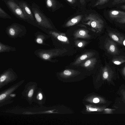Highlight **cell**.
<instances>
[{"instance_id":"obj_23","label":"cell","mask_w":125,"mask_h":125,"mask_svg":"<svg viewBox=\"0 0 125 125\" xmlns=\"http://www.w3.org/2000/svg\"><path fill=\"white\" fill-rule=\"evenodd\" d=\"M33 89H31L29 91L28 94V96L29 97H31L33 94Z\"/></svg>"},{"instance_id":"obj_32","label":"cell","mask_w":125,"mask_h":125,"mask_svg":"<svg viewBox=\"0 0 125 125\" xmlns=\"http://www.w3.org/2000/svg\"><path fill=\"white\" fill-rule=\"evenodd\" d=\"M122 72L125 75V66L123 68Z\"/></svg>"},{"instance_id":"obj_13","label":"cell","mask_w":125,"mask_h":125,"mask_svg":"<svg viewBox=\"0 0 125 125\" xmlns=\"http://www.w3.org/2000/svg\"><path fill=\"white\" fill-rule=\"evenodd\" d=\"M109 17L111 19H116L125 16V12L116 10H113L109 12Z\"/></svg>"},{"instance_id":"obj_8","label":"cell","mask_w":125,"mask_h":125,"mask_svg":"<svg viewBox=\"0 0 125 125\" xmlns=\"http://www.w3.org/2000/svg\"><path fill=\"white\" fill-rule=\"evenodd\" d=\"M17 2L32 23H34L36 22L31 6L24 0H17Z\"/></svg>"},{"instance_id":"obj_5","label":"cell","mask_w":125,"mask_h":125,"mask_svg":"<svg viewBox=\"0 0 125 125\" xmlns=\"http://www.w3.org/2000/svg\"><path fill=\"white\" fill-rule=\"evenodd\" d=\"M4 2L9 10L17 18L32 23L22 9L19 5L17 0H8Z\"/></svg>"},{"instance_id":"obj_19","label":"cell","mask_w":125,"mask_h":125,"mask_svg":"<svg viewBox=\"0 0 125 125\" xmlns=\"http://www.w3.org/2000/svg\"><path fill=\"white\" fill-rule=\"evenodd\" d=\"M109 0H98L95 3V6L103 4L107 2Z\"/></svg>"},{"instance_id":"obj_36","label":"cell","mask_w":125,"mask_h":125,"mask_svg":"<svg viewBox=\"0 0 125 125\" xmlns=\"http://www.w3.org/2000/svg\"><path fill=\"white\" fill-rule=\"evenodd\" d=\"M3 1H4V2L5 1H7V0H2Z\"/></svg>"},{"instance_id":"obj_34","label":"cell","mask_w":125,"mask_h":125,"mask_svg":"<svg viewBox=\"0 0 125 125\" xmlns=\"http://www.w3.org/2000/svg\"><path fill=\"white\" fill-rule=\"evenodd\" d=\"M121 8L125 10V5L121 6Z\"/></svg>"},{"instance_id":"obj_9","label":"cell","mask_w":125,"mask_h":125,"mask_svg":"<svg viewBox=\"0 0 125 125\" xmlns=\"http://www.w3.org/2000/svg\"><path fill=\"white\" fill-rule=\"evenodd\" d=\"M70 41L73 47L77 52H81L86 49V47L92 41L77 39Z\"/></svg>"},{"instance_id":"obj_21","label":"cell","mask_w":125,"mask_h":125,"mask_svg":"<svg viewBox=\"0 0 125 125\" xmlns=\"http://www.w3.org/2000/svg\"><path fill=\"white\" fill-rule=\"evenodd\" d=\"M124 2H125V0H113V4L114 5Z\"/></svg>"},{"instance_id":"obj_24","label":"cell","mask_w":125,"mask_h":125,"mask_svg":"<svg viewBox=\"0 0 125 125\" xmlns=\"http://www.w3.org/2000/svg\"><path fill=\"white\" fill-rule=\"evenodd\" d=\"M6 78V76L5 75H3L1 76L0 78V81L2 82L4 81L5 80Z\"/></svg>"},{"instance_id":"obj_14","label":"cell","mask_w":125,"mask_h":125,"mask_svg":"<svg viewBox=\"0 0 125 125\" xmlns=\"http://www.w3.org/2000/svg\"><path fill=\"white\" fill-rule=\"evenodd\" d=\"M47 9L51 12L54 11L56 9L57 3L56 0H44Z\"/></svg>"},{"instance_id":"obj_29","label":"cell","mask_w":125,"mask_h":125,"mask_svg":"<svg viewBox=\"0 0 125 125\" xmlns=\"http://www.w3.org/2000/svg\"><path fill=\"white\" fill-rule=\"evenodd\" d=\"M71 4H73L75 2L76 0H67Z\"/></svg>"},{"instance_id":"obj_18","label":"cell","mask_w":125,"mask_h":125,"mask_svg":"<svg viewBox=\"0 0 125 125\" xmlns=\"http://www.w3.org/2000/svg\"><path fill=\"white\" fill-rule=\"evenodd\" d=\"M72 70L70 69H65L63 72L64 74L67 76H70L72 73Z\"/></svg>"},{"instance_id":"obj_2","label":"cell","mask_w":125,"mask_h":125,"mask_svg":"<svg viewBox=\"0 0 125 125\" xmlns=\"http://www.w3.org/2000/svg\"><path fill=\"white\" fill-rule=\"evenodd\" d=\"M82 22L97 37L102 32L104 27L103 21L95 14H89L83 20Z\"/></svg>"},{"instance_id":"obj_12","label":"cell","mask_w":125,"mask_h":125,"mask_svg":"<svg viewBox=\"0 0 125 125\" xmlns=\"http://www.w3.org/2000/svg\"><path fill=\"white\" fill-rule=\"evenodd\" d=\"M107 32L108 35L113 40L120 44H123L124 38L123 36L111 31H108Z\"/></svg>"},{"instance_id":"obj_15","label":"cell","mask_w":125,"mask_h":125,"mask_svg":"<svg viewBox=\"0 0 125 125\" xmlns=\"http://www.w3.org/2000/svg\"><path fill=\"white\" fill-rule=\"evenodd\" d=\"M112 62L115 64L120 65L125 62V59L120 57H115L112 59Z\"/></svg>"},{"instance_id":"obj_4","label":"cell","mask_w":125,"mask_h":125,"mask_svg":"<svg viewBox=\"0 0 125 125\" xmlns=\"http://www.w3.org/2000/svg\"><path fill=\"white\" fill-rule=\"evenodd\" d=\"M31 7L36 22L42 27L53 29L50 19L45 15L39 5L33 2Z\"/></svg>"},{"instance_id":"obj_16","label":"cell","mask_w":125,"mask_h":125,"mask_svg":"<svg viewBox=\"0 0 125 125\" xmlns=\"http://www.w3.org/2000/svg\"><path fill=\"white\" fill-rule=\"evenodd\" d=\"M0 17L3 19H11V17L0 7Z\"/></svg>"},{"instance_id":"obj_1","label":"cell","mask_w":125,"mask_h":125,"mask_svg":"<svg viewBox=\"0 0 125 125\" xmlns=\"http://www.w3.org/2000/svg\"><path fill=\"white\" fill-rule=\"evenodd\" d=\"M69 27L65 32L70 41L77 39L93 41L97 37L83 24Z\"/></svg>"},{"instance_id":"obj_22","label":"cell","mask_w":125,"mask_h":125,"mask_svg":"<svg viewBox=\"0 0 125 125\" xmlns=\"http://www.w3.org/2000/svg\"><path fill=\"white\" fill-rule=\"evenodd\" d=\"M43 58L45 60H47L50 58L51 56L49 54L45 53L43 54L42 55Z\"/></svg>"},{"instance_id":"obj_20","label":"cell","mask_w":125,"mask_h":125,"mask_svg":"<svg viewBox=\"0 0 125 125\" xmlns=\"http://www.w3.org/2000/svg\"><path fill=\"white\" fill-rule=\"evenodd\" d=\"M10 28L9 29V32L11 36H13L15 34V32L14 29L13 28V27L12 25L11 26Z\"/></svg>"},{"instance_id":"obj_30","label":"cell","mask_w":125,"mask_h":125,"mask_svg":"<svg viewBox=\"0 0 125 125\" xmlns=\"http://www.w3.org/2000/svg\"><path fill=\"white\" fill-rule=\"evenodd\" d=\"M89 110L91 111H96L97 110V109L96 108H89Z\"/></svg>"},{"instance_id":"obj_35","label":"cell","mask_w":125,"mask_h":125,"mask_svg":"<svg viewBox=\"0 0 125 125\" xmlns=\"http://www.w3.org/2000/svg\"><path fill=\"white\" fill-rule=\"evenodd\" d=\"M123 44L125 46V40H124L123 42Z\"/></svg>"},{"instance_id":"obj_3","label":"cell","mask_w":125,"mask_h":125,"mask_svg":"<svg viewBox=\"0 0 125 125\" xmlns=\"http://www.w3.org/2000/svg\"><path fill=\"white\" fill-rule=\"evenodd\" d=\"M51 34L56 47L66 49L77 52L65 33L55 30L52 31Z\"/></svg>"},{"instance_id":"obj_10","label":"cell","mask_w":125,"mask_h":125,"mask_svg":"<svg viewBox=\"0 0 125 125\" xmlns=\"http://www.w3.org/2000/svg\"><path fill=\"white\" fill-rule=\"evenodd\" d=\"M104 46L107 52L111 54L117 55L120 53L116 43L110 40L105 39Z\"/></svg>"},{"instance_id":"obj_6","label":"cell","mask_w":125,"mask_h":125,"mask_svg":"<svg viewBox=\"0 0 125 125\" xmlns=\"http://www.w3.org/2000/svg\"><path fill=\"white\" fill-rule=\"evenodd\" d=\"M97 55L98 53L95 50L85 49L76 56L74 61L69 64L68 66L71 68L76 67L87 59Z\"/></svg>"},{"instance_id":"obj_28","label":"cell","mask_w":125,"mask_h":125,"mask_svg":"<svg viewBox=\"0 0 125 125\" xmlns=\"http://www.w3.org/2000/svg\"><path fill=\"white\" fill-rule=\"evenodd\" d=\"M99 100L97 98H95L94 99L93 102L95 103H97L99 102Z\"/></svg>"},{"instance_id":"obj_33","label":"cell","mask_w":125,"mask_h":125,"mask_svg":"<svg viewBox=\"0 0 125 125\" xmlns=\"http://www.w3.org/2000/svg\"><path fill=\"white\" fill-rule=\"evenodd\" d=\"M10 96L11 97H14L16 96V94H11L10 95Z\"/></svg>"},{"instance_id":"obj_7","label":"cell","mask_w":125,"mask_h":125,"mask_svg":"<svg viewBox=\"0 0 125 125\" xmlns=\"http://www.w3.org/2000/svg\"><path fill=\"white\" fill-rule=\"evenodd\" d=\"M99 63L98 57L97 55L87 59L76 67L91 70L96 67Z\"/></svg>"},{"instance_id":"obj_11","label":"cell","mask_w":125,"mask_h":125,"mask_svg":"<svg viewBox=\"0 0 125 125\" xmlns=\"http://www.w3.org/2000/svg\"><path fill=\"white\" fill-rule=\"evenodd\" d=\"M82 18V15H79L74 17L67 21L63 27L69 28L77 25L81 21Z\"/></svg>"},{"instance_id":"obj_31","label":"cell","mask_w":125,"mask_h":125,"mask_svg":"<svg viewBox=\"0 0 125 125\" xmlns=\"http://www.w3.org/2000/svg\"><path fill=\"white\" fill-rule=\"evenodd\" d=\"M80 3L84 5L85 3L84 0H79Z\"/></svg>"},{"instance_id":"obj_27","label":"cell","mask_w":125,"mask_h":125,"mask_svg":"<svg viewBox=\"0 0 125 125\" xmlns=\"http://www.w3.org/2000/svg\"><path fill=\"white\" fill-rule=\"evenodd\" d=\"M36 42L38 43L41 44L42 43L43 41L41 39L38 38L37 39Z\"/></svg>"},{"instance_id":"obj_17","label":"cell","mask_w":125,"mask_h":125,"mask_svg":"<svg viewBox=\"0 0 125 125\" xmlns=\"http://www.w3.org/2000/svg\"><path fill=\"white\" fill-rule=\"evenodd\" d=\"M115 21L119 23H125V16L121 18L116 19Z\"/></svg>"},{"instance_id":"obj_26","label":"cell","mask_w":125,"mask_h":125,"mask_svg":"<svg viewBox=\"0 0 125 125\" xmlns=\"http://www.w3.org/2000/svg\"><path fill=\"white\" fill-rule=\"evenodd\" d=\"M6 95L5 94H2L0 95V100H1L4 99L6 97Z\"/></svg>"},{"instance_id":"obj_25","label":"cell","mask_w":125,"mask_h":125,"mask_svg":"<svg viewBox=\"0 0 125 125\" xmlns=\"http://www.w3.org/2000/svg\"><path fill=\"white\" fill-rule=\"evenodd\" d=\"M43 98V95L41 93H39L37 96V98L40 100H42Z\"/></svg>"}]
</instances>
